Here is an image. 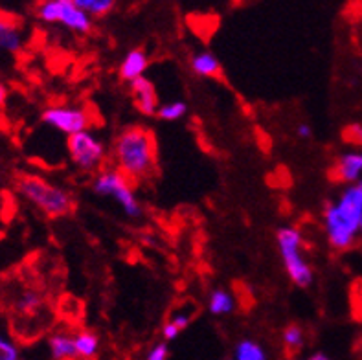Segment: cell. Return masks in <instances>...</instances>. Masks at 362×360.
I'll list each match as a JSON object with an SVG mask.
<instances>
[{"label": "cell", "mask_w": 362, "mask_h": 360, "mask_svg": "<svg viewBox=\"0 0 362 360\" xmlns=\"http://www.w3.org/2000/svg\"><path fill=\"white\" fill-rule=\"evenodd\" d=\"M76 336V350H78L79 360H94L99 351V336L92 331H79Z\"/></svg>", "instance_id": "2e32d148"}, {"label": "cell", "mask_w": 362, "mask_h": 360, "mask_svg": "<svg viewBox=\"0 0 362 360\" xmlns=\"http://www.w3.org/2000/svg\"><path fill=\"white\" fill-rule=\"evenodd\" d=\"M37 17L48 24H61L78 33L92 30V17L76 6V0H44L37 6Z\"/></svg>", "instance_id": "8992f818"}, {"label": "cell", "mask_w": 362, "mask_h": 360, "mask_svg": "<svg viewBox=\"0 0 362 360\" xmlns=\"http://www.w3.org/2000/svg\"><path fill=\"white\" fill-rule=\"evenodd\" d=\"M15 190L44 215L65 217L74 210V197L65 188L48 182L39 175H21L15 180Z\"/></svg>", "instance_id": "3957f363"}, {"label": "cell", "mask_w": 362, "mask_h": 360, "mask_svg": "<svg viewBox=\"0 0 362 360\" xmlns=\"http://www.w3.org/2000/svg\"><path fill=\"white\" fill-rule=\"evenodd\" d=\"M193 316H195V309H181V311H175V313H171L170 318L166 320V322H170L171 325H175L176 329L184 331L188 327V325L192 324Z\"/></svg>", "instance_id": "603a6c76"}, {"label": "cell", "mask_w": 362, "mask_h": 360, "mask_svg": "<svg viewBox=\"0 0 362 360\" xmlns=\"http://www.w3.org/2000/svg\"><path fill=\"white\" fill-rule=\"evenodd\" d=\"M67 149L76 167L87 173L98 171L105 162L104 144L88 131L68 136Z\"/></svg>", "instance_id": "52a82bcc"}, {"label": "cell", "mask_w": 362, "mask_h": 360, "mask_svg": "<svg viewBox=\"0 0 362 360\" xmlns=\"http://www.w3.org/2000/svg\"><path fill=\"white\" fill-rule=\"evenodd\" d=\"M236 307V300L228 291L224 288H215L212 294H210V304H208V309L212 314H230Z\"/></svg>", "instance_id": "ac0fdd59"}, {"label": "cell", "mask_w": 362, "mask_h": 360, "mask_svg": "<svg viewBox=\"0 0 362 360\" xmlns=\"http://www.w3.org/2000/svg\"><path fill=\"white\" fill-rule=\"evenodd\" d=\"M42 122L48 127L57 129L59 133H65L68 136L83 133L90 127V118L87 111L72 107H50L42 113Z\"/></svg>", "instance_id": "ba28073f"}, {"label": "cell", "mask_w": 362, "mask_h": 360, "mask_svg": "<svg viewBox=\"0 0 362 360\" xmlns=\"http://www.w3.org/2000/svg\"><path fill=\"white\" fill-rule=\"evenodd\" d=\"M6 96H8V90H6L4 85H0V107H2V105H4Z\"/></svg>", "instance_id": "f546056e"}, {"label": "cell", "mask_w": 362, "mask_h": 360, "mask_svg": "<svg viewBox=\"0 0 362 360\" xmlns=\"http://www.w3.org/2000/svg\"><path fill=\"white\" fill-rule=\"evenodd\" d=\"M113 160L116 170L133 184L153 179L158 171L155 133L142 125L125 127L114 140Z\"/></svg>", "instance_id": "6da1fadb"}, {"label": "cell", "mask_w": 362, "mask_h": 360, "mask_svg": "<svg viewBox=\"0 0 362 360\" xmlns=\"http://www.w3.org/2000/svg\"><path fill=\"white\" fill-rule=\"evenodd\" d=\"M233 360H269L267 353L256 340L245 338L236 345V357Z\"/></svg>", "instance_id": "d6986e66"}, {"label": "cell", "mask_w": 362, "mask_h": 360, "mask_svg": "<svg viewBox=\"0 0 362 360\" xmlns=\"http://www.w3.org/2000/svg\"><path fill=\"white\" fill-rule=\"evenodd\" d=\"M192 70L197 76L212 77V79H219V81H227L224 79V72L221 63L213 54L210 51H201L192 57Z\"/></svg>", "instance_id": "9a60e30c"}, {"label": "cell", "mask_w": 362, "mask_h": 360, "mask_svg": "<svg viewBox=\"0 0 362 360\" xmlns=\"http://www.w3.org/2000/svg\"><path fill=\"white\" fill-rule=\"evenodd\" d=\"M0 360H21V353L15 342L2 333H0Z\"/></svg>", "instance_id": "cb8c5ba5"}, {"label": "cell", "mask_w": 362, "mask_h": 360, "mask_svg": "<svg viewBox=\"0 0 362 360\" xmlns=\"http://www.w3.org/2000/svg\"><path fill=\"white\" fill-rule=\"evenodd\" d=\"M188 111V105L184 101H171L166 105H161L156 116L161 120H166V122H175V120L182 118Z\"/></svg>", "instance_id": "44dd1931"}, {"label": "cell", "mask_w": 362, "mask_h": 360, "mask_svg": "<svg viewBox=\"0 0 362 360\" xmlns=\"http://www.w3.org/2000/svg\"><path fill=\"white\" fill-rule=\"evenodd\" d=\"M283 350L287 357L298 355L304 350L306 344V334H304V327L298 324H290L283 329Z\"/></svg>", "instance_id": "e0dca14e"}, {"label": "cell", "mask_w": 362, "mask_h": 360, "mask_svg": "<svg viewBox=\"0 0 362 360\" xmlns=\"http://www.w3.org/2000/svg\"><path fill=\"white\" fill-rule=\"evenodd\" d=\"M131 98L135 103V108L144 116H155L158 113V94H156L155 83L149 77H138L133 83H129Z\"/></svg>", "instance_id": "9c48e42d"}, {"label": "cell", "mask_w": 362, "mask_h": 360, "mask_svg": "<svg viewBox=\"0 0 362 360\" xmlns=\"http://www.w3.org/2000/svg\"><path fill=\"white\" fill-rule=\"evenodd\" d=\"M42 305H44V300H42L41 293L35 291V288H22L21 293L15 296V300H13V309L21 316H26V318L39 316Z\"/></svg>", "instance_id": "5bb4252c"}, {"label": "cell", "mask_w": 362, "mask_h": 360, "mask_svg": "<svg viewBox=\"0 0 362 360\" xmlns=\"http://www.w3.org/2000/svg\"><path fill=\"white\" fill-rule=\"evenodd\" d=\"M22 48L21 26L11 17L0 15V50L15 54Z\"/></svg>", "instance_id": "4fadbf2b"}, {"label": "cell", "mask_w": 362, "mask_h": 360, "mask_svg": "<svg viewBox=\"0 0 362 360\" xmlns=\"http://www.w3.org/2000/svg\"><path fill=\"white\" fill-rule=\"evenodd\" d=\"M362 219V180L347 186L338 201L324 210V227L327 241L335 250H347L357 241Z\"/></svg>", "instance_id": "7a4b0ae2"}, {"label": "cell", "mask_w": 362, "mask_h": 360, "mask_svg": "<svg viewBox=\"0 0 362 360\" xmlns=\"http://www.w3.org/2000/svg\"><path fill=\"white\" fill-rule=\"evenodd\" d=\"M327 175L333 182H357L362 175V153L342 154Z\"/></svg>", "instance_id": "30bf717a"}, {"label": "cell", "mask_w": 362, "mask_h": 360, "mask_svg": "<svg viewBox=\"0 0 362 360\" xmlns=\"http://www.w3.org/2000/svg\"><path fill=\"white\" fill-rule=\"evenodd\" d=\"M342 140L346 144L357 145L362 147V125L361 124H349L342 129Z\"/></svg>", "instance_id": "d4e9b609"}, {"label": "cell", "mask_w": 362, "mask_h": 360, "mask_svg": "<svg viewBox=\"0 0 362 360\" xmlns=\"http://www.w3.org/2000/svg\"><path fill=\"white\" fill-rule=\"evenodd\" d=\"M361 230H362V219H361Z\"/></svg>", "instance_id": "4dcf8cb0"}, {"label": "cell", "mask_w": 362, "mask_h": 360, "mask_svg": "<svg viewBox=\"0 0 362 360\" xmlns=\"http://www.w3.org/2000/svg\"><path fill=\"white\" fill-rule=\"evenodd\" d=\"M298 136L304 140H309L311 136H313V129H311L307 124H302L300 127H298Z\"/></svg>", "instance_id": "83f0119b"}, {"label": "cell", "mask_w": 362, "mask_h": 360, "mask_svg": "<svg viewBox=\"0 0 362 360\" xmlns=\"http://www.w3.org/2000/svg\"><path fill=\"white\" fill-rule=\"evenodd\" d=\"M149 67V57L142 48H135L131 50L127 56L124 57V61L120 65V79L122 81L133 83L138 77H144V72Z\"/></svg>", "instance_id": "8fae6325"}, {"label": "cell", "mask_w": 362, "mask_h": 360, "mask_svg": "<svg viewBox=\"0 0 362 360\" xmlns=\"http://www.w3.org/2000/svg\"><path fill=\"white\" fill-rule=\"evenodd\" d=\"M48 350L54 360H79L76 336L65 331H56L48 336Z\"/></svg>", "instance_id": "7c38bea8"}, {"label": "cell", "mask_w": 362, "mask_h": 360, "mask_svg": "<svg viewBox=\"0 0 362 360\" xmlns=\"http://www.w3.org/2000/svg\"><path fill=\"white\" fill-rule=\"evenodd\" d=\"M76 6L88 17H104L114 10V0H76Z\"/></svg>", "instance_id": "ffe728a7"}, {"label": "cell", "mask_w": 362, "mask_h": 360, "mask_svg": "<svg viewBox=\"0 0 362 360\" xmlns=\"http://www.w3.org/2000/svg\"><path fill=\"white\" fill-rule=\"evenodd\" d=\"M162 334H164V338L170 342V340H175L176 336L181 334V331L176 329L175 325H171L170 322H166V324H164V327H162Z\"/></svg>", "instance_id": "4316f807"}, {"label": "cell", "mask_w": 362, "mask_h": 360, "mask_svg": "<svg viewBox=\"0 0 362 360\" xmlns=\"http://www.w3.org/2000/svg\"><path fill=\"white\" fill-rule=\"evenodd\" d=\"M349 304H352L353 318L362 322V278L355 279L349 287Z\"/></svg>", "instance_id": "7402d4cb"}, {"label": "cell", "mask_w": 362, "mask_h": 360, "mask_svg": "<svg viewBox=\"0 0 362 360\" xmlns=\"http://www.w3.org/2000/svg\"><path fill=\"white\" fill-rule=\"evenodd\" d=\"M304 360H331V359H329L326 353H313V355L307 357V359H304Z\"/></svg>", "instance_id": "f1b7e54d"}, {"label": "cell", "mask_w": 362, "mask_h": 360, "mask_svg": "<svg viewBox=\"0 0 362 360\" xmlns=\"http://www.w3.org/2000/svg\"><path fill=\"white\" fill-rule=\"evenodd\" d=\"M133 182L125 179L116 167L114 170H101L94 179L92 190L101 197H110L118 202L120 208L125 211V215L140 217L142 206L133 191Z\"/></svg>", "instance_id": "5b68a950"}, {"label": "cell", "mask_w": 362, "mask_h": 360, "mask_svg": "<svg viewBox=\"0 0 362 360\" xmlns=\"http://www.w3.org/2000/svg\"><path fill=\"white\" fill-rule=\"evenodd\" d=\"M276 241H278L279 256L283 259L285 270L290 281L302 288H307L313 283V268L304 257L302 250V234L300 230L290 227L279 228L276 234Z\"/></svg>", "instance_id": "277c9868"}, {"label": "cell", "mask_w": 362, "mask_h": 360, "mask_svg": "<svg viewBox=\"0 0 362 360\" xmlns=\"http://www.w3.org/2000/svg\"><path fill=\"white\" fill-rule=\"evenodd\" d=\"M170 357V350H167V344H156L153 345V350L147 353V359L145 360H167Z\"/></svg>", "instance_id": "484cf974"}]
</instances>
